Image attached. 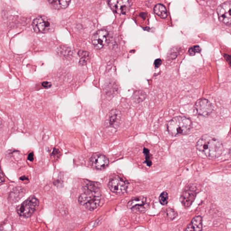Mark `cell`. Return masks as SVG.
Segmentation results:
<instances>
[{
  "label": "cell",
  "instance_id": "obj_5",
  "mask_svg": "<svg viewBox=\"0 0 231 231\" xmlns=\"http://www.w3.org/2000/svg\"><path fill=\"white\" fill-rule=\"evenodd\" d=\"M127 208L131 209L133 212L142 213L145 212L149 207V203L147 202L146 198L139 197L135 198L127 203Z\"/></svg>",
  "mask_w": 231,
  "mask_h": 231
},
{
  "label": "cell",
  "instance_id": "obj_26",
  "mask_svg": "<svg viewBox=\"0 0 231 231\" xmlns=\"http://www.w3.org/2000/svg\"><path fill=\"white\" fill-rule=\"evenodd\" d=\"M162 63V60L160 59H157L156 60H155V62H154V65H155V67H159L161 66Z\"/></svg>",
  "mask_w": 231,
  "mask_h": 231
},
{
  "label": "cell",
  "instance_id": "obj_2",
  "mask_svg": "<svg viewBox=\"0 0 231 231\" xmlns=\"http://www.w3.org/2000/svg\"><path fill=\"white\" fill-rule=\"evenodd\" d=\"M192 122L190 118L184 116L173 117L166 123L168 132L173 137L187 134L192 127Z\"/></svg>",
  "mask_w": 231,
  "mask_h": 231
},
{
  "label": "cell",
  "instance_id": "obj_4",
  "mask_svg": "<svg viewBox=\"0 0 231 231\" xmlns=\"http://www.w3.org/2000/svg\"><path fill=\"white\" fill-rule=\"evenodd\" d=\"M39 204L38 200L31 196L17 207V213L21 217L29 218L37 209Z\"/></svg>",
  "mask_w": 231,
  "mask_h": 231
},
{
  "label": "cell",
  "instance_id": "obj_1",
  "mask_svg": "<svg viewBox=\"0 0 231 231\" xmlns=\"http://www.w3.org/2000/svg\"><path fill=\"white\" fill-rule=\"evenodd\" d=\"M196 147L199 151L210 159L218 158L221 156L224 151L222 143L208 135L201 136L197 142Z\"/></svg>",
  "mask_w": 231,
  "mask_h": 231
},
{
  "label": "cell",
  "instance_id": "obj_6",
  "mask_svg": "<svg viewBox=\"0 0 231 231\" xmlns=\"http://www.w3.org/2000/svg\"><path fill=\"white\" fill-rule=\"evenodd\" d=\"M231 2L228 1L219 5L217 12L220 21L228 26L231 24Z\"/></svg>",
  "mask_w": 231,
  "mask_h": 231
},
{
  "label": "cell",
  "instance_id": "obj_33",
  "mask_svg": "<svg viewBox=\"0 0 231 231\" xmlns=\"http://www.w3.org/2000/svg\"><path fill=\"white\" fill-rule=\"evenodd\" d=\"M0 231H3V230H0Z\"/></svg>",
  "mask_w": 231,
  "mask_h": 231
},
{
  "label": "cell",
  "instance_id": "obj_28",
  "mask_svg": "<svg viewBox=\"0 0 231 231\" xmlns=\"http://www.w3.org/2000/svg\"><path fill=\"white\" fill-rule=\"evenodd\" d=\"M87 63V59L80 58L79 61V64L80 66H85Z\"/></svg>",
  "mask_w": 231,
  "mask_h": 231
},
{
  "label": "cell",
  "instance_id": "obj_22",
  "mask_svg": "<svg viewBox=\"0 0 231 231\" xmlns=\"http://www.w3.org/2000/svg\"><path fill=\"white\" fill-rule=\"evenodd\" d=\"M167 214L168 217L171 220L175 219L177 215V212L173 209H168L167 210Z\"/></svg>",
  "mask_w": 231,
  "mask_h": 231
},
{
  "label": "cell",
  "instance_id": "obj_14",
  "mask_svg": "<svg viewBox=\"0 0 231 231\" xmlns=\"http://www.w3.org/2000/svg\"><path fill=\"white\" fill-rule=\"evenodd\" d=\"M25 193V190L24 188L17 187L11 192L8 197V200L11 203H16L24 196Z\"/></svg>",
  "mask_w": 231,
  "mask_h": 231
},
{
  "label": "cell",
  "instance_id": "obj_27",
  "mask_svg": "<svg viewBox=\"0 0 231 231\" xmlns=\"http://www.w3.org/2000/svg\"><path fill=\"white\" fill-rule=\"evenodd\" d=\"M42 86L45 88H49L52 86V84L50 82L45 81L42 83Z\"/></svg>",
  "mask_w": 231,
  "mask_h": 231
},
{
  "label": "cell",
  "instance_id": "obj_13",
  "mask_svg": "<svg viewBox=\"0 0 231 231\" xmlns=\"http://www.w3.org/2000/svg\"><path fill=\"white\" fill-rule=\"evenodd\" d=\"M196 190L191 188L186 189L182 193L181 197V202L183 206L190 207L196 198Z\"/></svg>",
  "mask_w": 231,
  "mask_h": 231
},
{
  "label": "cell",
  "instance_id": "obj_29",
  "mask_svg": "<svg viewBox=\"0 0 231 231\" xmlns=\"http://www.w3.org/2000/svg\"><path fill=\"white\" fill-rule=\"evenodd\" d=\"M223 56H224V57H225V59L226 60L227 62L229 63V65H230V56L229 55L227 54H223Z\"/></svg>",
  "mask_w": 231,
  "mask_h": 231
},
{
  "label": "cell",
  "instance_id": "obj_30",
  "mask_svg": "<svg viewBox=\"0 0 231 231\" xmlns=\"http://www.w3.org/2000/svg\"><path fill=\"white\" fill-rule=\"evenodd\" d=\"M28 160H29V161H31V162H32V161H34V153H29V155H28Z\"/></svg>",
  "mask_w": 231,
  "mask_h": 231
},
{
  "label": "cell",
  "instance_id": "obj_3",
  "mask_svg": "<svg viewBox=\"0 0 231 231\" xmlns=\"http://www.w3.org/2000/svg\"><path fill=\"white\" fill-rule=\"evenodd\" d=\"M101 199L99 190H84V192L78 199L80 205L85 206L87 210L92 211L99 207Z\"/></svg>",
  "mask_w": 231,
  "mask_h": 231
},
{
  "label": "cell",
  "instance_id": "obj_32",
  "mask_svg": "<svg viewBox=\"0 0 231 231\" xmlns=\"http://www.w3.org/2000/svg\"><path fill=\"white\" fill-rule=\"evenodd\" d=\"M146 15V14H145V13L144 12L140 14V16H141L142 18H143V19H145V18Z\"/></svg>",
  "mask_w": 231,
  "mask_h": 231
},
{
  "label": "cell",
  "instance_id": "obj_9",
  "mask_svg": "<svg viewBox=\"0 0 231 231\" xmlns=\"http://www.w3.org/2000/svg\"><path fill=\"white\" fill-rule=\"evenodd\" d=\"M195 111L198 115L207 117L213 111L212 104L207 99H201L197 101L195 103Z\"/></svg>",
  "mask_w": 231,
  "mask_h": 231
},
{
  "label": "cell",
  "instance_id": "obj_25",
  "mask_svg": "<svg viewBox=\"0 0 231 231\" xmlns=\"http://www.w3.org/2000/svg\"><path fill=\"white\" fill-rule=\"evenodd\" d=\"M5 180V179L4 175L1 169V167H0V185H2L3 182H4Z\"/></svg>",
  "mask_w": 231,
  "mask_h": 231
},
{
  "label": "cell",
  "instance_id": "obj_19",
  "mask_svg": "<svg viewBox=\"0 0 231 231\" xmlns=\"http://www.w3.org/2000/svg\"><path fill=\"white\" fill-rule=\"evenodd\" d=\"M143 153L145 156V163L148 167L152 165V162L151 160V155H150L149 149L145 148H144Z\"/></svg>",
  "mask_w": 231,
  "mask_h": 231
},
{
  "label": "cell",
  "instance_id": "obj_18",
  "mask_svg": "<svg viewBox=\"0 0 231 231\" xmlns=\"http://www.w3.org/2000/svg\"><path fill=\"white\" fill-rule=\"evenodd\" d=\"M48 2L54 8L57 9H61L66 8L69 5L70 1L62 0V1H49Z\"/></svg>",
  "mask_w": 231,
  "mask_h": 231
},
{
  "label": "cell",
  "instance_id": "obj_21",
  "mask_svg": "<svg viewBox=\"0 0 231 231\" xmlns=\"http://www.w3.org/2000/svg\"><path fill=\"white\" fill-rule=\"evenodd\" d=\"M201 49L199 46L196 45L192 47L189 49L188 53L190 56H194L197 53L201 52Z\"/></svg>",
  "mask_w": 231,
  "mask_h": 231
},
{
  "label": "cell",
  "instance_id": "obj_17",
  "mask_svg": "<svg viewBox=\"0 0 231 231\" xmlns=\"http://www.w3.org/2000/svg\"><path fill=\"white\" fill-rule=\"evenodd\" d=\"M154 12L162 19H165L167 18L168 12L166 8L162 4H157L154 8Z\"/></svg>",
  "mask_w": 231,
  "mask_h": 231
},
{
  "label": "cell",
  "instance_id": "obj_16",
  "mask_svg": "<svg viewBox=\"0 0 231 231\" xmlns=\"http://www.w3.org/2000/svg\"><path fill=\"white\" fill-rule=\"evenodd\" d=\"M121 118V112L118 110L114 109L110 112L106 121L109 126L114 127L119 122Z\"/></svg>",
  "mask_w": 231,
  "mask_h": 231
},
{
  "label": "cell",
  "instance_id": "obj_7",
  "mask_svg": "<svg viewBox=\"0 0 231 231\" xmlns=\"http://www.w3.org/2000/svg\"><path fill=\"white\" fill-rule=\"evenodd\" d=\"M52 23L46 16H39L34 19L32 27L37 33H47L52 28Z\"/></svg>",
  "mask_w": 231,
  "mask_h": 231
},
{
  "label": "cell",
  "instance_id": "obj_24",
  "mask_svg": "<svg viewBox=\"0 0 231 231\" xmlns=\"http://www.w3.org/2000/svg\"><path fill=\"white\" fill-rule=\"evenodd\" d=\"M59 154L60 151H59L58 149H57L56 148H54L53 152L52 153V156L53 158H58L59 156Z\"/></svg>",
  "mask_w": 231,
  "mask_h": 231
},
{
  "label": "cell",
  "instance_id": "obj_23",
  "mask_svg": "<svg viewBox=\"0 0 231 231\" xmlns=\"http://www.w3.org/2000/svg\"><path fill=\"white\" fill-rule=\"evenodd\" d=\"M79 56L80 57V58H86L88 59L89 57V53L86 51L80 50L78 53Z\"/></svg>",
  "mask_w": 231,
  "mask_h": 231
},
{
  "label": "cell",
  "instance_id": "obj_11",
  "mask_svg": "<svg viewBox=\"0 0 231 231\" xmlns=\"http://www.w3.org/2000/svg\"><path fill=\"white\" fill-rule=\"evenodd\" d=\"M109 33L106 29L98 30L93 35L92 43L97 50L102 48L107 44L109 39Z\"/></svg>",
  "mask_w": 231,
  "mask_h": 231
},
{
  "label": "cell",
  "instance_id": "obj_8",
  "mask_svg": "<svg viewBox=\"0 0 231 231\" xmlns=\"http://www.w3.org/2000/svg\"><path fill=\"white\" fill-rule=\"evenodd\" d=\"M109 189L116 194H124L127 191L128 187V183L126 181L119 177L112 178L108 184Z\"/></svg>",
  "mask_w": 231,
  "mask_h": 231
},
{
  "label": "cell",
  "instance_id": "obj_20",
  "mask_svg": "<svg viewBox=\"0 0 231 231\" xmlns=\"http://www.w3.org/2000/svg\"><path fill=\"white\" fill-rule=\"evenodd\" d=\"M168 195L166 191H164L160 194L159 197V201L162 205H165L168 203Z\"/></svg>",
  "mask_w": 231,
  "mask_h": 231
},
{
  "label": "cell",
  "instance_id": "obj_12",
  "mask_svg": "<svg viewBox=\"0 0 231 231\" xmlns=\"http://www.w3.org/2000/svg\"><path fill=\"white\" fill-rule=\"evenodd\" d=\"M89 160L90 163L93 168L100 170L106 168L109 164L108 158L101 154H94Z\"/></svg>",
  "mask_w": 231,
  "mask_h": 231
},
{
  "label": "cell",
  "instance_id": "obj_31",
  "mask_svg": "<svg viewBox=\"0 0 231 231\" xmlns=\"http://www.w3.org/2000/svg\"><path fill=\"white\" fill-rule=\"evenodd\" d=\"M20 180L23 181H24L29 180L28 178H27V177H25V176H23V177H21L20 178Z\"/></svg>",
  "mask_w": 231,
  "mask_h": 231
},
{
  "label": "cell",
  "instance_id": "obj_15",
  "mask_svg": "<svg viewBox=\"0 0 231 231\" xmlns=\"http://www.w3.org/2000/svg\"><path fill=\"white\" fill-rule=\"evenodd\" d=\"M202 218L201 216L194 217L184 231H201L202 230Z\"/></svg>",
  "mask_w": 231,
  "mask_h": 231
},
{
  "label": "cell",
  "instance_id": "obj_10",
  "mask_svg": "<svg viewBox=\"0 0 231 231\" xmlns=\"http://www.w3.org/2000/svg\"><path fill=\"white\" fill-rule=\"evenodd\" d=\"M108 5L114 12L120 15L126 14L131 6V2L125 0L109 1Z\"/></svg>",
  "mask_w": 231,
  "mask_h": 231
}]
</instances>
